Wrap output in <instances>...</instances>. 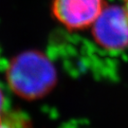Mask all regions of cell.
<instances>
[{"label":"cell","instance_id":"3957f363","mask_svg":"<svg viewBox=\"0 0 128 128\" xmlns=\"http://www.w3.org/2000/svg\"><path fill=\"white\" fill-rule=\"evenodd\" d=\"M102 0H53L52 12L69 30H82L94 24L104 10Z\"/></svg>","mask_w":128,"mask_h":128},{"label":"cell","instance_id":"6da1fadb","mask_svg":"<svg viewBox=\"0 0 128 128\" xmlns=\"http://www.w3.org/2000/svg\"><path fill=\"white\" fill-rule=\"evenodd\" d=\"M7 79L12 90L26 100L45 96L55 86L57 74L53 64L37 51L16 56L10 64Z\"/></svg>","mask_w":128,"mask_h":128},{"label":"cell","instance_id":"8992f818","mask_svg":"<svg viewBox=\"0 0 128 128\" xmlns=\"http://www.w3.org/2000/svg\"><path fill=\"white\" fill-rule=\"evenodd\" d=\"M124 10L128 15V0H124Z\"/></svg>","mask_w":128,"mask_h":128},{"label":"cell","instance_id":"7a4b0ae2","mask_svg":"<svg viewBox=\"0 0 128 128\" xmlns=\"http://www.w3.org/2000/svg\"><path fill=\"white\" fill-rule=\"evenodd\" d=\"M95 41L105 50H120L128 46V15L125 10L111 6L104 8L93 24Z\"/></svg>","mask_w":128,"mask_h":128},{"label":"cell","instance_id":"5b68a950","mask_svg":"<svg viewBox=\"0 0 128 128\" xmlns=\"http://www.w3.org/2000/svg\"><path fill=\"white\" fill-rule=\"evenodd\" d=\"M4 102H5V99H4V95L0 89V117L4 114Z\"/></svg>","mask_w":128,"mask_h":128},{"label":"cell","instance_id":"277c9868","mask_svg":"<svg viewBox=\"0 0 128 128\" xmlns=\"http://www.w3.org/2000/svg\"><path fill=\"white\" fill-rule=\"evenodd\" d=\"M0 128H33L28 119L19 113H4L0 117Z\"/></svg>","mask_w":128,"mask_h":128}]
</instances>
